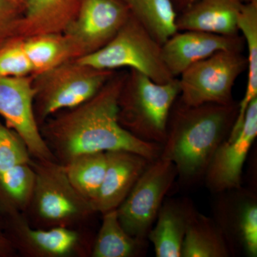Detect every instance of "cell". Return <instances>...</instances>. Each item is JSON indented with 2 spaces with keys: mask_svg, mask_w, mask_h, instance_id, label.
<instances>
[{
  "mask_svg": "<svg viewBox=\"0 0 257 257\" xmlns=\"http://www.w3.org/2000/svg\"><path fill=\"white\" fill-rule=\"evenodd\" d=\"M126 74H114L100 91L80 105L56 113L40 126L55 160L65 165L86 153L123 150L154 161L162 145L143 141L125 130L118 118V100Z\"/></svg>",
  "mask_w": 257,
  "mask_h": 257,
  "instance_id": "cell-1",
  "label": "cell"
},
{
  "mask_svg": "<svg viewBox=\"0 0 257 257\" xmlns=\"http://www.w3.org/2000/svg\"><path fill=\"white\" fill-rule=\"evenodd\" d=\"M239 111V102L189 106L177 98L171 109L160 158L175 165L184 185L197 183L218 147L228 138Z\"/></svg>",
  "mask_w": 257,
  "mask_h": 257,
  "instance_id": "cell-2",
  "label": "cell"
},
{
  "mask_svg": "<svg viewBox=\"0 0 257 257\" xmlns=\"http://www.w3.org/2000/svg\"><path fill=\"white\" fill-rule=\"evenodd\" d=\"M35 174L33 194L23 213L37 229H87L98 214L92 204L69 182L64 165L57 161L32 158Z\"/></svg>",
  "mask_w": 257,
  "mask_h": 257,
  "instance_id": "cell-3",
  "label": "cell"
},
{
  "mask_svg": "<svg viewBox=\"0 0 257 257\" xmlns=\"http://www.w3.org/2000/svg\"><path fill=\"white\" fill-rule=\"evenodd\" d=\"M179 94L178 77L157 83L130 69L118 100L120 124L143 141L163 145L171 109Z\"/></svg>",
  "mask_w": 257,
  "mask_h": 257,
  "instance_id": "cell-4",
  "label": "cell"
},
{
  "mask_svg": "<svg viewBox=\"0 0 257 257\" xmlns=\"http://www.w3.org/2000/svg\"><path fill=\"white\" fill-rule=\"evenodd\" d=\"M114 74V71L94 68L73 59L35 76L34 110L39 126L56 113L90 99Z\"/></svg>",
  "mask_w": 257,
  "mask_h": 257,
  "instance_id": "cell-5",
  "label": "cell"
},
{
  "mask_svg": "<svg viewBox=\"0 0 257 257\" xmlns=\"http://www.w3.org/2000/svg\"><path fill=\"white\" fill-rule=\"evenodd\" d=\"M76 60L104 70L128 67L157 83L169 82L175 78L162 59V45L131 15L106 45Z\"/></svg>",
  "mask_w": 257,
  "mask_h": 257,
  "instance_id": "cell-6",
  "label": "cell"
},
{
  "mask_svg": "<svg viewBox=\"0 0 257 257\" xmlns=\"http://www.w3.org/2000/svg\"><path fill=\"white\" fill-rule=\"evenodd\" d=\"M0 224L23 257H90L96 234L92 228L37 229L17 211L0 212Z\"/></svg>",
  "mask_w": 257,
  "mask_h": 257,
  "instance_id": "cell-7",
  "label": "cell"
},
{
  "mask_svg": "<svg viewBox=\"0 0 257 257\" xmlns=\"http://www.w3.org/2000/svg\"><path fill=\"white\" fill-rule=\"evenodd\" d=\"M242 52L220 51L192 64L178 78L179 99L189 106L234 101V83L247 69V58Z\"/></svg>",
  "mask_w": 257,
  "mask_h": 257,
  "instance_id": "cell-8",
  "label": "cell"
},
{
  "mask_svg": "<svg viewBox=\"0 0 257 257\" xmlns=\"http://www.w3.org/2000/svg\"><path fill=\"white\" fill-rule=\"evenodd\" d=\"M177 178V170L170 161L159 157L150 162L116 209L120 224L128 234L146 240Z\"/></svg>",
  "mask_w": 257,
  "mask_h": 257,
  "instance_id": "cell-9",
  "label": "cell"
},
{
  "mask_svg": "<svg viewBox=\"0 0 257 257\" xmlns=\"http://www.w3.org/2000/svg\"><path fill=\"white\" fill-rule=\"evenodd\" d=\"M130 15L122 0H82L78 13L63 34L79 58L106 45Z\"/></svg>",
  "mask_w": 257,
  "mask_h": 257,
  "instance_id": "cell-10",
  "label": "cell"
},
{
  "mask_svg": "<svg viewBox=\"0 0 257 257\" xmlns=\"http://www.w3.org/2000/svg\"><path fill=\"white\" fill-rule=\"evenodd\" d=\"M29 76L0 77V115L23 139L32 158L56 161L40 133L34 110L36 89Z\"/></svg>",
  "mask_w": 257,
  "mask_h": 257,
  "instance_id": "cell-11",
  "label": "cell"
},
{
  "mask_svg": "<svg viewBox=\"0 0 257 257\" xmlns=\"http://www.w3.org/2000/svg\"><path fill=\"white\" fill-rule=\"evenodd\" d=\"M257 136V98L248 105L241 130L219 145L208 166L204 179L211 192L241 188L243 165Z\"/></svg>",
  "mask_w": 257,
  "mask_h": 257,
  "instance_id": "cell-12",
  "label": "cell"
},
{
  "mask_svg": "<svg viewBox=\"0 0 257 257\" xmlns=\"http://www.w3.org/2000/svg\"><path fill=\"white\" fill-rule=\"evenodd\" d=\"M245 42L239 35L224 36L201 31H178L162 45V59L177 78L192 64L220 51L243 52Z\"/></svg>",
  "mask_w": 257,
  "mask_h": 257,
  "instance_id": "cell-13",
  "label": "cell"
},
{
  "mask_svg": "<svg viewBox=\"0 0 257 257\" xmlns=\"http://www.w3.org/2000/svg\"><path fill=\"white\" fill-rule=\"evenodd\" d=\"M106 168L102 183L92 206L103 214L119 207L152 161L134 152H106Z\"/></svg>",
  "mask_w": 257,
  "mask_h": 257,
  "instance_id": "cell-14",
  "label": "cell"
},
{
  "mask_svg": "<svg viewBox=\"0 0 257 257\" xmlns=\"http://www.w3.org/2000/svg\"><path fill=\"white\" fill-rule=\"evenodd\" d=\"M233 199L224 201L216 222L222 229L234 253L237 246L249 257L257 256V202L253 194L234 189Z\"/></svg>",
  "mask_w": 257,
  "mask_h": 257,
  "instance_id": "cell-15",
  "label": "cell"
},
{
  "mask_svg": "<svg viewBox=\"0 0 257 257\" xmlns=\"http://www.w3.org/2000/svg\"><path fill=\"white\" fill-rule=\"evenodd\" d=\"M243 4L241 0H198L177 15V30L224 36L239 35L238 19Z\"/></svg>",
  "mask_w": 257,
  "mask_h": 257,
  "instance_id": "cell-16",
  "label": "cell"
},
{
  "mask_svg": "<svg viewBox=\"0 0 257 257\" xmlns=\"http://www.w3.org/2000/svg\"><path fill=\"white\" fill-rule=\"evenodd\" d=\"M82 0H28L17 37L61 34L75 18Z\"/></svg>",
  "mask_w": 257,
  "mask_h": 257,
  "instance_id": "cell-17",
  "label": "cell"
},
{
  "mask_svg": "<svg viewBox=\"0 0 257 257\" xmlns=\"http://www.w3.org/2000/svg\"><path fill=\"white\" fill-rule=\"evenodd\" d=\"M187 199H170L162 204L155 226L147 239L153 244L157 257H182V243L189 217L194 209Z\"/></svg>",
  "mask_w": 257,
  "mask_h": 257,
  "instance_id": "cell-18",
  "label": "cell"
},
{
  "mask_svg": "<svg viewBox=\"0 0 257 257\" xmlns=\"http://www.w3.org/2000/svg\"><path fill=\"white\" fill-rule=\"evenodd\" d=\"M233 254L226 235L215 219L194 208L182 243V257H228Z\"/></svg>",
  "mask_w": 257,
  "mask_h": 257,
  "instance_id": "cell-19",
  "label": "cell"
},
{
  "mask_svg": "<svg viewBox=\"0 0 257 257\" xmlns=\"http://www.w3.org/2000/svg\"><path fill=\"white\" fill-rule=\"evenodd\" d=\"M102 215L93 241L90 257H136L146 248V240L133 237L120 224L116 209Z\"/></svg>",
  "mask_w": 257,
  "mask_h": 257,
  "instance_id": "cell-20",
  "label": "cell"
},
{
  "mask_svg": "<svg viewBox=\"0 0 257 257\" xmlns=\"http://www.w3.org/2000/svg\"><path fill=\"white\" fill-rule=\"evenodd\" d=\"M238 28L247 47V84L244 96L239 102L237 117L228 137L229 138L239 133L248 105L257 98V0L243 3L238 19Z\"/></svg>",
  "mask_w": 257,
  "mask_h": 257,
  "instance_id": "cell-21",
  "label": "cell"
},
{
  "mask_svg": "<svg viewBox=\"0 0 257 257\" xmlns=\"http://www.w3.org/2000/svg\"><path fill=\"white\" fill-rule=\"evenodd\" d=\"M23 40L34 76L77 59L73 47L63 33L37 35Z\"/></svg>",
  "mask_w": 257,
  "mask_h": 257,
  "instance_id": "cell-22",
  "label": "cell"
},
{
  "mask_svg": "<svg viewBox=\"0 0 257 257\" xmlns=\"http://www.w3.org/2000/svg\"><path fill=\"white\" fill-rule=\"evenodd\" d=\"M130 14L161 45L177 30V14L170 0H122Z\"/></svg>",
  "mask_w": 257,
  "mask_h": 257,
  "instance_id": "cell-23",
  "label": "cell"
},
{
  "mask_svg": "<svg viewBox=\"0 0 257 257\" xmlns=\"http://www.w3.org/2000/svg\"><path fill=\"white\" fill-rule=\"evenodd\" d=\"M35 183V174L30 162L0 172V212L26 210Z\"/></svg>",
  "mask_w": 257,
  "mask_h": 257,
  "instance_id": "cell-24",
  "label": "cell"
},
{
  "mask_svg": "<svg viewBox=\"0 0 257 257\" xmlns=\"http://www.w3.org/2000/svg\"><path fill=\"white\" fill-rule=\"evenodd\" d=\"M72 186L92 203L102 183L106 168V152L79 155L64 165Z\"/></svg>",
  "mask_w": 257,
  "mask_h": 257,
  "instance_id": "cell-25",
  "label": "cell"
},
{
  "mask_svg": "<svg viewBox=\"0 0 257 257\" xmlns=\"http://www.w3.org/2000/svg\"><path fill=\"white\" fill-rule=\"evenodd\" d=\"M28 145L16 132L0 122V172L31 162Z\"/></svg>",
  "mask_w": 257,
  "mask_h": 257,
  "instance_id": "cell-26",
  "label": "cell"
},
{
  "mask_svg": "<svg viewBox=\"0 0 257 257\" xmlns=\"http://www.w3.org/2000/svg\"><path fill=\"white\" fill-rule=\"evenodd\" d=\"M30 74L32 65L25 53L23 39L17 37L0 47V77Z\"/></svg>",
  "mask_w": 257,
  "mask_h": 257,
  "instance_id": "cell-27",
  "label": "cell"
},
{
  "mask_svg": "<svg viewBox=\"0 0 257 257\" xmlns=\"http://www.w3.org/2000/svg\"><path fill=\"white\" fill-rule=\"evenodd\" d=\"M25 6L16 0H0V47L17 38Z\"/></svg>",
  "mask_w": 257,
  "mask_h": 257,
  "instance_id": "cell-28",
  "label": "cell"
},
{
  "mask_svg": "<svg viewBox=\"0 0 257 257\" xmlns=\"http://www.w3.org/2000/svg\"><path fill=\"white\" fill-rule=\"evenodd\" d=\"M15 256H18V253L0 224V257Z\"/></svg>",
  "mask_w": 257,
  "mask_h": 257,
  "instance_id": "cell-29",
  "label": "cell"
},
{
  "mask_svg": "<svg viewBox=\"0 0 257 257\" xmlns=\"http://www.w3.org/2000/svg\"><path fill=\"white\" fill-rule=\"evenodd\" d=\"M170 1L173 5L176 13L178 15L184 10H187L189 7L192 6L198 0H170Z\"/></svg>",
  "mask_w": 257,
  "mask_h": 257,
  "instance_id": "cell-30",
  "label": "cell"
},
{
  "mask_svg": "<svg viewBox=\"0 0 257 257\" xmlns=\"http://www.w3.org/2000/svg\"><path fill=\"white\" fill-rule=\"evenodd\" d=\"M16 1H18L19 2V3H23V4L25 5V3H27V1H28V0H16Z\"/></svg>",
  "mask_w": 257,
  "mask_h": 257,
  "instance_id": "cell-31",
  "label": "cell"
},
{
  "mask_svg": "<svg viewBox=\"0 0 257 257\" xmlns=\"http://www.w3.org/2000/svg\"><path fill=\"white\" fill-rule=\"evenodd\" d=\"M243 3H247V2L249 1V0H241Z\"/></svg>",
  "mask_w": 257,
  "mask_h": 257,
  "instance_id": "cell-32",
  "label": "cell"
}]
</instances>
